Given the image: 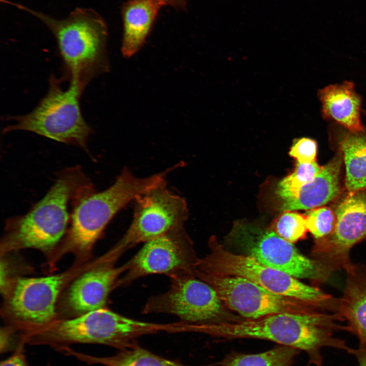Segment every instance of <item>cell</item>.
Masks as SVG:
<instances>
[{"mask_svg": "<svg viewBox=\"0 0 366 366\" xmlns=\"http://www.w3.org/2000/svg\"><path fill=\"white\" fill-rule=\"evenodd\" d=\"M338 313L315 310L304 313H284L256 319L234 320L208 324H193L192 332L204 333L227 340L255 339L267 340L304 351L308 355L307 366H321V350L331 347L348 352L351 348L345 341L333 336L339 331H349Z\"/></svg>", "mask_w": 366, "mask_h": 366, "instance_id": "cell-1", "label": "cell"}, {"mask_svg": "<svg viewBox=\"0 0 366 366\" xmlns=\"http://www.w3.org/2000/svg\"><path fill=\"white\" fill-rule=\"evenodd\" d=\"M95 191L81 167L62 170L45 195L27 213L7 220L5 246L12 249L51 250L65 232L69 203L74 206Z\"/></svg>", "mask_w": 366, "mask_h": 366, "instance_id": "cell-2", "label": "cell"}, {"mask_svg": "<svg viewBox=\"0 0 366 366\" xmlns=\"http://www.w3.org/2000/svg\"><path fill=\"white\" fill-rule=\"evenodd\" d=\"M10 4L31 13L51 30L71 84L83 90L95 77L108 71L107 27L93 10L76 8L67 18L56 20L21 5Z\"/></svg>", "mask_w": 366, "mask_h": 366, "instance_id": "cell-3", "label": "cell"}, {"mask_svg": "<svg viewBox=\"0 0 366 366\" xmlns=\"http://www.w3.org/2000/svg\"><path fill=\"white\" fill-rule=\"evenodd\" d=\"M166 329V324L137 320L103 308L55 321L29 333L25 341L57 351L75 344H101L122 350L137 344L136 340L140 337Z\"/></svg>", "mask_w": 366, "mask_h": 366, "instance_id": "cell-4", "label": "cell"}, {"mask_svg": "<svg viewBox=\"0 0 366 366\" xmlns=\"http://www.w3.org/2000/svg\"><path fill=\"white\" fill-rule=\"evenodd\" d=\"M169 171L139 178L125 168L110 187L95 191L80 200L73 206L67 245L78 252L89 251L118 211L141 194L165 181Z\"/></svg>", "mask_w": 366, "mask_h": 366, "instance_id": "cell-5", "label": "cell"}, {"mask_svg": "<svg viewBox=\"0 0 366 366\" xmlns=\"http://www.w3.org/2000/svg\"><path fill=\"white\" fill-rule=\"evenodd\" d=\"M208 247L209 253L199 258L194 271L242 277L272 293L299 300L320 310H337L339 298L318 287L264 265L249 255L232 253L216 238L209 239Z\"/></svg>", "mask_w": 366, "mask_h": 366, "instance_id": "cell-6", "label": "cell"}, {"mask_svg": "<svg viewBox=\"0 0 366 366\" xmlns=\"http://www.w3.org/2000/svg\"><path fill=\"white\" fill-rule=\"evenodd\" d=\"M60 84L61 81L52 75L48 92L37 106L27 114L9 117L13 123L3 131L33 132L75 145L89 154L87 143L93 130L85 121L80 108L83 90L71 83L64 89Z\"/></svg>", "mask_w": 366, "mask_h": 366, "instance_id": "cell-7", "label": "cell"}, {"mask_svg": "<svg viewBox=\"0 0 366 366\" xmlns=\"http://www.w3.org/2000/svg\"><path fill=\"white\" fill-rule=\"evenodd\" d=\"M128 229L108 253L115 259L140 243L184 227L188 216L186 200L170 191L166 180L138 196Z\"/></svg>", "mask_w": 366, "mask_h": 366, "instance_id": "cell-8", "label": "cell"}, {"mask_svg": "<svg viewBox=\"0 0 366 366\" xmlns=\"http://www.w3.org/2000/svg\"><path fill=\"white\" fill-rule=\"evenodd\" d=\"M170 284L165 292L150 297L143 314L173 315L191 324H208L224 321L223 303L215 289L194 273L169 277Z\"/></svg>", "mask_w": 366, "mask_h": 366, "instance_id": "cell-9", "label": "cell"}, {"mask_svg": "<svg viewBox=\"0 0 366 366\" xmlns=\"http://www.w3.org/2000/svg\"><path fill=\"white\" fill-rule=\"evenodd\" d=\"M199 258L184 227L144 243L123 266L125 272L118 286H127L141 277L163 274L168 277L194 273Z\"/></svg>", "mask_w": 366, "mask_h": 366, "instance_id": "cell-10", "label": "cell"}, {"mask_svg": "<svg viewBox=\"0 0 366 366\" xmlns=\"http://www.w3.org/2000/svg\"><path fill=\"white\" fill-rule=\"evenodd\" d=\"M194 273L215 289L223 304L245 319L320 310L299 300L272 293L242 277L198 271H194Z\"/></svg>", "mask_w": 366, "mask_h": 366, "instance_id": "cell-11", "label": "cell"}, {"mask_svg": "<svg viewBox=\"0 0 366 366\" xmlns=\"http://www.w3.org/2000/svg\"><path fill=\"white\" fill-rule=\"evenodd\" d=\"M234 235L246 246L249 255L261 264L297 279L326 282L331 273L318 261L302 254L293 245L271 230L239 224Z\"/></svg>", "mask_w": 366, "mask_h": 366, "instance_id": "cell-12", "label": "cell"}, {"mask_svg": "<svg viewBox=\"0 0 366 366\" xmlns=\"http://www.w3.org/2000/svg\"><path fill=\"white\" fill-rule=\"evenodd\" d=\"M332 232L315 240L313 258L331 273L351 265L350 253L356 244L366 239V188L353 192L338 205Z\"/></svg>", "mask_w": 366, "mask_h": 366, "instance_id": "cell-13", "label": "cell"}, {"mask_svg": "<svg viewBox=\"0 0 366 366\" xmlns=\"http://www.w3.org/2000/svg\"><path fill=\"white\" fill-rule=\"evenodd\" d=\"M63 274L19 278L9 300L11 326L22 334L41 329L53 322L55 304L64 282Z\"/></svg>", "mask_w": 366, "mask_h": 366, "instance_id": "cell-14", "label": "cell"}, {"mask_svg": "<svg viewBox=\"0 0 366 366\" xmlns=\"http://www.w3.org/2000/svg\"><path fill=\"white\" fill-rule=\"evenodd\" d=\"M104 258L96 267L78 278L71 286L67 301L79 315L105 308L108 296L125 272L123 266Z\"/></svg>", "mask_w": 366, "mask_h": 366, "instance_id": "cell-15", "label": "cell"}, {"mask_svg": "<svg viewBox=\"0 0 366 366\" xmlns=\"http://www.w3.org/2000/svg\"><path fill=\"white\" fill-rule=\"evenodd\" d=\"M342 162L338 154L311 182L290 190H276L280 209L293 211L320 207L333 199L340 190L339 176Z\"/></svg>", "mask_w": 366, "mask_h": 366, "instance_id": "cell-16", "label": "cell"}, {"mask_svg": "<svg viewBox=\"0 0 366 366\" xmlns=\"http://www.w3.org/2000/svg\"><path fill=\"white\" fill-rule=\"evenodd\" d=\"M345 270L346 284L337 313L358 338L359 347L366 349V265L352 263Z\"/></svg>", "mask_w": 366, "mask_h": 366, "instance_id": "cell-17", "label": "cell"}, {"mask_svg": "<svg viewBox=\"0 0 366 366\" xmlns=\"http://www.w3.org/2000/svg\"><path fill=\"white\" fill-rule=\"evenodd\" d=\"M324 119L334 120L340 126L353 132L364 130L360 119L361 98L351 81L328 85L319 90Z\"/></svg>", "mask_w": 366, "mask_h": 366, "instance_id": "cell-18", "label": "cell"}, {"mask_svg": "<svg viewBox=\"0 0 366 366\" xmlns=\"http://www.w3.org/2000/svg\"><path fill=\"white\" fill-rule=\"evenodd\" d=\"M162 7L159 0H129L124 4L121 48L124 57L132 56L142 48Z\"/></svg>", "mask_w": 366, "mask_h": 366, "instance_id": "cell-19", "label": "cell"}, {"mask_svg": "<svg viewBox=\"0 0 366 366\" xmlns=\"http://www.w3.org/2000/svg\"><path fill=\"white\" fill-rule=\"evenodd\" d=\"M342 127L337 135L346 167L345 184L353 192L366 188V129L353 132Z\"/></svg>", "mask_w": 366, "mask_h": 366, "instance_id": "cell-20", "label": "cell"}, {"mask_svg": "<svg viewBox=\"0 0 366 366\" xmlns=\"http://www.w3.org/2000/svg\"><path fill=\"white\" fill-rule=\"evenodd\" d=\"M68 353L69 356L88 364L104 366H189L158 356L137 344L120 350L117 354L110 356H93L77 351L72 348L68 351Z\"/></svg>", "mask_w": 366, "mask_h": 366, "instance_id": "cell-21", "label": "cell"}, {"mask_svg": "<svg viewBox=\"0 0 366 366\" xmlns=\"http://www.w3.org/2000/svg\"><path fill=\"white\" fill-rule=\"evenodd\" d=\"M299 350L280 345L265 352L247 354L232 352L217 366H291Z\"/></svg>", "mask_w": 366, "mask_h": 366, "instance_id": "cell-22", "label": "cell"}, {"mask_svg": "<svg viewBox=\"0 0 366 366\" xmlns=\"http://www.w3.org/2000/svg\"><path fill=\"white\" fill-rule=\"evenodd\" d=\"M270 230L293 243L303 239L308 231L305 216L293 211H284L271 224Z\"/></svg>", "mask_w": 366, "mask_h": 366, "instance_id": "cell-23", "label": "cell"}, {"mask_svg": "<svg viewBox=\"0 0 366 366\" xmlns=\"http://www.w3.org/2000/svg\"><path fill=\"white\" fill-rule=\"evenodd\" d=\"M306 226L315 239H323L330 234L335 227L336 218L330 208L319 207L308 211L306 215Z\"/></svg>", "mask_w": 366, "mask_h": 366, "instance_id": "cell-24", "label": "cell"}, {"mask_svg": "<svg viewBox=\"0 0 366 366\" xmlns=\"http://www.w3.org/2000/svg\"><path fill=\"white\" fill-rule=\"evenodd\" d=\"M322 167L316 161L305 163L297 162L293 172L278 183L276 190L295 189L309 183L315 178Z\"/></svg>", "mask_w": 366, "mask_h": 366, "instance_id": "cell-25", "label": "cell"}, {"mask_svg": "<svg viewBox=\"0 0 366 366\" xmlns=\"http://www.w3.org/2000/svg\"><path fill=\"white\" fill-rule=\"evenodd\" d=\"M317 142L309 138L295 139L291 146L289 155L297 160V162L305 163L316 161Z\"/></svg>", "mask_w": 366, "mask_h": 366, "instance_id": "cell-26", "label": "cell"}, {"mask_svg": "<svg viewBox=\"0 0 366 366\" xmlns=\"http://www.w3.org/2000/svg\"><path fill=\"white\" fill-rule=\"evenodd\" d=\"M25 345L19 340L12 355L2 361L0 366H29L24 353Z\"/></svg>", "mask_w": 366, "mask_h": 366, "instance_id": "cell-27", "label": "cell"}, {"mask_svg": "<svg viewBox=\"0 0 366 366\" xmlns=\"http://www.w3.org/2000/svg\"><path fill=\"white\" fill-rule=\"evenodd\" d=\"M14 331L10 327L1 330L0 340V352L2 354L13 348L12 334Z\"/></svg>", "mask_w": 366, "mask_h": 366, "instance_id": "cell-28", "label": "cell"}, {"mask_svg": "<svg viewBox=\"0 0 366 366\" xmlns=\"http://www.w3.org/2000/svg\"><path fill=\"white\" fill-rule=\"evenodd\" d=\"M349 353L355 356L359 366H366V349L352 348Z\"/></svg>", "mask_w": 366, "mask_h": 366, "instance_id": "cell-29", "label": "cell"}, {"mask_svg": "<svg viewBox=\"0 0 366 366\" xmlns=\"http://www.w3.org/2000/svg\"><path fill=\"white\" fill-rule=\"evenodd\" d=\"M163 6H168L177 9H184L186 8L188 0H159Z\"/></svg>", "mask_w": 366, "mask_h": 366, "instance_id": "cell-30", "label": "cell"}, {"mask_svg": "<svg viewBox=\"0 0 366 366\" xmlns=\"http://www.w3.org/2000/svg\"><path fill=\"white\" fill-rule=\"evenodd\" d=\"M48 366H52V365H51L49 364V365H48Z\"/></svg>", "mask_w": 366, "mask_h": 366, "instance_id": "cell-31", "label": "cell"}]
</instances>
